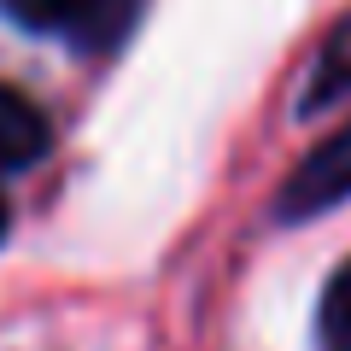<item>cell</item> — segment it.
Segmentation results:
<instances>
[{"label":"cell","instance_id":"cell-1","mask_svg":"<svg viewBox=\"0 0 351 351\" xmlns=\"http://www.w3.org/2000/svg\"><path fill=\"white\" fill-rule=\"evenodd\" d=\"M6 24L36 29V36H64L82 53H112L129 36L141 0H0Z\"/></svg>","mask_w":351,"mask_h":351},{"label":"cell","instance_id":"cell-2","mask_svg":"<svg viewBox=\"0 0 351 351\" xmlns=\"http://www.w3.org/2000/svg\"><path fill=\"white\" fill-rule=\"evenodd\" d=\"M346 199H351V123L334 129L316 152L299 158V170L276 193V217L281 223H299V217H322Z\"/></svg>","mask_w":351,"mask_h":351},{"label":"cell","instance_id":"cell-3","mask_svg":"<svg viewBox=\"0 0 351 351\" xmlns=\"http://www.w3.org/2000/svg\"><path fill=\"white\" fill-rule=\"evenodd\" d=\"M53 147V123L36 100H29L24 88L0 82V176L6 170H29L41 164Z\"/></svg>","mask_w":351,"mask_h":351},{"label":"cell","instance_id":"cell-4","mask_svg":"<svg viewBox=\"0 0 351 351\" xmlns=\"http://www.w3.org/2000/svg\"><path fill=\"white\" fill-rule=\"evenodd\" d=\"M351 94V18L322 41V53L311 59V76L299 88V112H322V106Z\"/></svg>","mask_w":351,"mask_h":351},{"label":"cell","instance_id":"cell-5","mask_svg":"<svg viewBox=\"0 0 351 351\" xmlns=\"http://www.w3.org/2000/svg\"><path fill=\"white\" fill-rule=\"evenodd\" d=\"M316 346L322 351H351V258L339 263L322 287V311H316Z\"/></svg>","mask_w":351,"mask_h":351},{"label":"cell","instance_id":"cell-6","mask_svg":"<svg viewBox=\"0 0 351 351\" xmlns=\"http://www.w3.org/2000/svg\"><path fill=\"white\" fill-rule=\"evenodd\" d=\"M6 228H12V211H6V199H0V240H6Z\"/></svg>","mask_w":351,"mask_h":351}]
</instances>
